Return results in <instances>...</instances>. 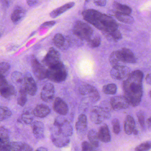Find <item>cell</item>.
<instances>
[{
	"mask_svg": "<svg viewBox=\"0 0 151 151\" xmlns=\"http://www.w3.org/2000/svg\"><path fill=\"white\" fill-rule=\"evenodd\" d=\"M88 138L92 146L93 151H100L99 140L98 137L97 133L96 130L92 129L89 131Z\"/></svg>",
	"mask_w": 151,
	"mask_h": 151,
	"instance_id": "obj_25",
	"label": "cell"
},
{
	"mask_svg": "<svg viewBox=\"0 0 151 151\" xmlns=\"http://www.w3.org/2000/svg\"><path fill=\"white\" fill-rule=\"evenodd\" d=\"M97 134L99 139L100 142L105 143L111 142V134L108 126L106 124H103L100 126L99 129Z\"/></svg>",
	"mask_w": 151,
	"mask_h": 151,
	"instance_id": "obj_22",
	"label": "cell"
},
{
	"mask_svg": "<svg viewBox=\"0 0 151 151\" xmlns=\"http://www.w3.org/2000/svg\"><path fill=\"white\" fill-rule=\"evenodd\" d=\"M33 134L36 139L41 140L44 138L45 134V126L40 121H33L32 124Z\"/></svg>",
	"mask_w": 151,
	"mask_h": 151,
	"instance_id": "obj_19",
	"label": "cell"
},
{
	"mask_svg": "<svg viewBox=\"0 0 151 151\" xmlns=\"http://www.w3.org/2000/svg\"><path fill=\"white\" fill-rule=\"evenodd\" d=\"M42 62L48 68L58 64L62 62L60 53L54 48H50Z\"/></svg>",
	"mask_w": 151,
	"mask_h": 151,
	"instance_id": "obj_9",
	"label": "cell"
},
{
	"mask_svg": "<svg viewBox=\"0 0 151 151\" xmlns=\"http://www.w3.org/2000/svg\"><path fill=\"white\" fill-rule=\"evenodd\" d=\"M24 75V88L27 94L31 96L35 95L37 93V84L32 74L27 72Z\"/></svg>",
	"mask_w": 151,
	"mask_h": 151,
	"instance_id": "obj_13",
	"label": "cell"
},
{
	"mask_svg": "<svg viewBox=\"0 0 151 151\" xmlns=\"http://www.w3.org/2000/svg\"><path fill=\"white\" fill-rule=\"evenodd\" d=\"M124 63L135 64L137 59L134 54L131 50L127 48H122L119 50Z\"/></svg>",
	"mask_w": 151,
	"mask_h": 151,
	"instance_id": "obj_23",
	"label": "cell"
},
{
	"mask_svg": "<svg viewBox=\"0 0 151 151\" xmlns=\"http://www.w3.org/2000/svg\"><path fill=\"white\" fill-rule=\"evenodd\" d=\"M112 109L115 111L125 110L130 106L127 98L124 96H116L113 97L110 100Z\"/></svg>",
	"mask_w": 151,
	"mask_h": 151,
	"instance_id": "obj_12",
	"label": "cell"
},
{
	"mask_svg": "<svg viewBox=\"0 0 151 151\" xmlns=\"http://www.w3.org/2000/svg\"><path fill=\"white\" fill-rule=\"evenodd\" d=\"M94 4L96 6H101V7H104L106 5V1H94Z\"/></svg>",
	"mask_w": 151,
	"mask_h": 151,
	"instance_id": "obj_45",
	"label": "cell"
},
{
	"mask_svg": "<svg viewBox=\"0 0 151 151\" xmlns=\"http://www.w3.org/2000/svg\"><path fill=\"white\" fill-rule=\"evenodd\" d=\"M87 44L90 48H96L99 47L101 44V37L99 35H93V36L88 41H87Z\"/></svg>",
	"mask_w": 151,
	"mask_h": 151,
	"instance_id": "obj_36",
	"label": "cell"
},
{
	"mask_svg": "<svg viewBox=\"0 0 151 151\" xmlns=\"http://www.w3.org/2000/svg\"><path fill=\"white\" fill-rule=\"evenodd\" d=\"M39 2L38 1H27V4L30 7H33V6H35Z\"/></svg>",
	"mask_w": 151,
	"mask_h": 151,
	"instance_id": "obj_46",
	"label": "cell"
},
{
	"mask_svg": "<svg viewBox=\"0 0 151 151\" xmlns=\"http://www.w3.org/2000/svg\"><path fill=\"white\" fill-rule=\"evenodd\" d=\"M133 134H134V135H137L138 134V131L136 129H135L134 131H133Z\"/></svg>",
	"mask_w": 151,
	"mask_h": 151,
	"instance_id": "obj_52",
	"label": "cell"
},
{
	"mask_svg": "<svg viewBox=\"0 0 151 151\" xmlns=\"http://www.w3.org/2000/svg\"><path fill=\"white\" fill-rule=\"evenodd\" d=\"M53 110L59 115H65L69 112V107L62 98L57 97L55 99L53 105Z\"/></svg>",
	"mask_w": 151,
	"mask_h": 151,
	"instance_id": "obj_18",
	"label": "cell"
},
{
	"mask_svg": "<svg viewBox=\"0 0 151 151\" xmlns=\"http://www.w3.org/2000/svg\"><path fill=\"white\" fill-rule=\"evenodd\" d=\"M113 130L114 133L115 134L118 135L121 131L120 124L119 121L118 119L114 118L112 121Z\"/></svg>",
	"mask_w": 151,
	"mask_h": 151,
	"instance_id": "obj_42",
	"label": "cell"
},
{
	"mask_svg": "<svg viewBox=\"0 0 151 151\" xmlns=\"http://www.w3.org/2000/svg\"><path fill=\"white\" fill-rule=\"evenodd\" d=\"M146 82L148 84L151 85V74H149L146 76Z\"/></svg>",
	"mask_w": 151,
	"mask_h": 151,
	"instance_id": "obj_49",
	"label": "cell"
},
{
	"mask_svg": "<svg viewBox=\"0 0 151 151\" xmlns=\"http://www.w3.org/2000/svg\"><path fill=\"white\" fill-rule=\"evenodd\" d=\"M73 33L82 40L88 41L94 34V30L87 23L77 21L73 27Z\"/></svg>",
	"mask_w": 151,
	"mask_h": 151,
	"instance_id": "obj_4",
	"label": "cell"
},
{
	"mask_svg": "<svg viewBox=\"0 0 151 151\" xmlns=\"http://www.w3.org/2000/svg\"><path fill=\"white\" fill-rule=\"evenodd\" d=\"M54 126L65 136L69 137L73 134V129L71 124L68 120L62 116H58L55 118L54 121Z\"/></svg>",
	"mask_w": 151,
	"mask_h": 151,
	"instance_id": "obj_5",
	"label": "cell"
},
{
	"mask_svg": "<svg viewBox=\"0 0 151 151\" xmlns=\"http://www.w3.org/2000/svg\"><path fill=\"white\" fill-rule=\"evenodd\" d=\"M74 5H75V3L73 2L66 4L51 12L50 14V17L52 18H55L58 16H60L61 14L64 13L65 12L72 8Z\"/></svg>",
	"mask_w": 151,
	"mask_h": 151,
	"instance_id": "obj_28",
	"label": "cell"
},
{
	"mask_svg": "<svg viewBox=\"0 0 151 151\" xmlns=\"http://www.w3.org/2000/svg\"><path fill=\"white\" fill-rule=\"evenodd\" d=\"M82 151H93L90 144L86 141L83 142L81 144Z\"/></svg>",
	"mask_w": 151,
	"mask_h": 151,
	"instance_id": "obj_43",
	"label": "cell"
},
{
	"mask_svg": "<svg viewBox=\"0 0 151 151\" xmlns=\"http://www.w3.org/2000/svg\"><path fill=\"white\" fill-rule=\"evenodd\" d=\"M55 21H47V22H45L43 23L42 25H41L40 28H44V27H52L53 26L55 25Z\"/></svg>",
	"mask_w": 151,
	"mask_h": 151,
	"instance_id": "obj_44",
	"label": "cell"
},
{
	"mask_svg": "<svg viewBox=\"0 0 151 151\" xmlns=\"http://www.w3.org/2000/svg\"><path fill=\"white\" fill-rule=\"evenodd\" d=\"M102 91L106 95H115L117 91V86L116 84L114 83L105 85L102 88Z\"/></svg>",
	"mask_w": 151,
	"mask_h": 151,
	"instance_id": "obj_37",
	"label": "cell"
},
{
	"mask_svg": "<svg viewBox=\"0 0 151 151\" xmlns=\"http://www.w3.org/2000/svg\"><path fill=\"white\" fill-rule=\"evenodd\" d=\"M11 79L13 83L19 86L20 88L24 87V75L18 71L13 72L11 74Z\"/></svg>",
	"mask_w": 151,
	"mask_h": 151,
	"instance_id": "obj_31",
	"label": "cell"
},
{
	"mask_svg": "<svg viewBox=\"0 0 151 151\" xmlns=\"http://www.w3.org/2000/svg\"><path fill=\"white\" fill-rule=\"evenodd\" d=\"M50 107L43 104L38 105L33 110L34 116L41 118L47 117L50 113Z\"/></svg>",
	"mask_w": 151,
	"mask_h": 151,
	"instance_id": "obj_24",
	"label": "cell"
},
{
	"mask_svg": "<svg viewBox=\"0 0 151 151\" xmlns=\"http://www.w3.org/2000/svg\"><path fill=\"white\" fill-rule=\"evenodd\" d=\"M150 97L151 98V90L150 91Z\"/></svg>",
	"mask_w": 151,
	"mask_h": 151,
	"instance_id": "obj_53",
	"label": "cell"
},
{
	"mask_svg": "<svg viewBox=\"0 0 151 151\" xmlns=\"http://www.w3.org/2000/svg\"><path fill=\"white\" fill-rule=\"evenodd\" d=\"M151 149V142H145L135 148V151H149Z\"/></svg>",
	"mask_w": 151,
	"mask_h": 151,
	"instance_id": "obj_41",
	"label": "cell"
},
{
	"mask_svg": "<svg viewBox=\"0 0 151 151\" xmlns=\"http://www.w3.org/2000/svg\"><path fill=\"white\" fill-rule=\"evenodd\" d=\"M55 88L53 84L47 83L42 88L41 92V99L46 103H50L55 97Z\"/></svg>",
	"mask_w": 151,
	"mask_h": 151,
	"instance_id": "obj_15",
	"label": "cell"
},
{
	"mask_svg": "<svg viewBox=\"0 0 151 151\" xmlns=\"http://www.w3.org/2000/svg\"><path fill=\"white\" fill-rule=\"evenodd\" d=\"M111 117V112L105 111L99 106L93 107L90 114L91 121L97 125L101 124L104 120L108 119Z\"/></svg>",
	"mask_w": 151,
	"mask_h": 151,
	"instance_id": "obj_6",
	"label": "cell"
},
{
	"mask_svg": "<svg viewBox=\"0 0 151 151\" xmlns=\"http://www.w3.org/2000/svg\"><path fill=\"white\" fill-rule=\"evenodd\" d=\"M113 7L116 10V11L124 13V14H129L132 12V9L129 6L126 4H122L118 2L115 1L113 3Z\"/></svg>",
	"mask_w": 151,
	"mask_h": 151,
	"instance_id": "obj_34",
	"label": "cell"
},
{
	"mask_svg": "<svg viewBox=\"0 0 151 151\" xmlns=\"http://www.w3.org/2000/svg\"><path fill=\"white\" fill-rule=\"evenodd\" d=\"M68 72L63 62L47 70V78L55 83H61L66 80Z\"/></svg>",
	"mask_w": 151,
	"mask_h": 151,
	"instance_id": "obj_3",
	"label": "cell"
},
{
	"mask_svg": "<svg viewBox=\"0 0 151 151\" xmlns=\"http://www.w3.org/2000/svg\"><path fill=\"white\" fill-rule=\"evenodd\" d=\"M12 112L8 107L0 106V121H4L10 118Z\"/></svg>",
	"mask_w": 151,
	"mask_h": 151,
	"instance_id": "obj_38",
	"label": "cell"
},
{
	"mask_svg": "<svg viewBox=\"0 0 151 151\" xmlns=\"http://www.w3.org/2000/svg\"><path fill=\"white\" fill-rule=\"evenodd\" d=\"M31 65L33 73L38 79L41 80L47 78V70L35 58L31 59Z\"/></svg>",
	"mask_w": 151,
	"mask_h": 151,
	"instance_id": "obj_11",
	"label": "cell"
},
{
	"mask_svg": "<svg viewBox=\"0 0 151 151\" xmlns=\"http://www.w3.org/2000/svg\"><path fill=\"white\" fill-rule=\"evenodd\" d=\"M53 42L58 48L62 50H66L71 46L68 36H64L60 33L55 35Z\"/></svg>",
	"mask_w": 151,
	"mask_h": 151,
	"instance_id": "obj_17",
	"label": "cell"
},
{
	"mask_svg": "<svg viewBox=\"0 0 151 151\" xmlns=\"http://www.w3.org/2000/svg\"><path fill=\"white\" fill-rule=\"evenodd\" d=\"M147 126H148V128L150 130H151V117L147 120Z\"/></svg>",
	"mask_w": 151,
	"mask_h": 151,
	"instance_id": "obj_50",
	"label": "cell"
},
{
	"mask_svg": "<svg viewBox=\"0 0 151 151\" xmlns=\"http://www.w3.org/2000/svg\"><path fill=\"white\" fill-rule=\"evenodd\" d=\"M130 73L131 72L130 68L124 65L112 67L110 71V74L112 78L118 80H120L127 78Z\"/></svg>",
	"mask_w": 151,
	"mask_h": 151,
	"instance_id": "obj_10",
	"label": "cell"
},
{
	"mask_svg": "<svg viewBox=\"0 0 151 151\" xmlns=\"http://www.w3.org/2000/svg\"><path fill=\"white\" fill-rule=\"evenodd\" d=\"M11 66L7 62H3L0 63V74L6 77L9 73Z\"/></svg>",
	"mask_w": 151,
	"mask_h": 151,
	"instance_id": "obj_39",
	"label": "cell"
},
{
	"mask_svg": "<svg viewBox=\"0 0 151 151\" xmlns=\"http://www.w3.org/2000/svg\"><path fill=\"white\" fill-rule=\"evenodd\" d=\"M75 127L78 136L83 137L86 135L88 130V120L85 114H81L79 115Z\"/></svg>",
	"mask_w": 151,
	"mask_h": 151,
	"instance_id": "obj_14",
	"label": "cell"
},
{
	"mask_svg": "<svg viewBox=\"0 0 151 151\" xmlns=\"http://www.w3.org/2000/svg\"><path fill=\"white\" fill-rule=\"evenodd\" d=\"M143 78L144 74L142 71L135 70L131 72L123 82L124 96L130 106L136 107L141 103L143 93Z\"/></svg>",
	"mask_w": 151,
	"mask_h": 151,
	"instance_id": "obj_1",
	"label": "cell"
},
{
	"mask_svg": "<svg viewBox=\"0 0 151 151\" xmlns=\"http://www.w3.org/2000/svg\"><path fill=\"white\" fill-rule=\"evenodd\" d=\"M135 121L134 118L130 116L127 115L125 119L124 123V131L127 134H132L134 129H135Z\"/></svg>",
	"mask_w": 151,
	"mask_h": 151,
	"instance_id": "obj_30",
	"label": "cell"
},
{
	"mask_svg": "<svg viewBox=\"0 0 151 151\" xmlns=\"http://www.w3.org/2000/svg\"><path fill=\"white\" fill-rule=\"evenodd\" d=\"M84 20L102 31L103 33L118 29L119 25L114 19L100 12L89 9L82 12Z\"/></svg>",
	"mask_w": 151,
	"mask_h": 151,
	"instance_id": "obj_2",
	"label": "cell"
},
{
	"mask_svg": "<svg viewBox=\"0 0 151 151\" xmlns=\"http://www.w3.org/2000/svg\"><path fill=\"white\" fill-rule=\"evenodd\" d=\"M10 1H1V4L2 5V7L5 9H7V8L9 7L10 3Z\"/></svg>",
	"mask_w": 151,
	"mask_h": 151,
	"instance_id": "obj_47",
	"label": "cell"
},
{
	"mask_svg": "<svg viewBox=\"0 0 151 151\" xmlns=\"http://www.w3.org/2000/svg\"><path fill=\"white\" fill-rule=\"evenodd\" d=\"M26 13V11L24 8L19 5H17L12 12L11 19L13 24L17 25L24 17Z\"/></svg>",
	"mask_w": 151,
	"mask_h": 151,
	"instance_id": "obj_21",
	"label": "cell"
},
{
	"mask_svg": "<svg viewBox=\"0 0 151 151\" xmlns=\"http://www.w3.org/2000/svg\"><path fill=\"white\" fill-rule=\"evenodd\" d=\"M79 93L81 95L88 97L92 103H97L100 99V95L97 90L94 86L89 84H84L81 86Z\"/></svg>",
	"mask_w": 151,
	"mask_h": 151,
	"instance_id": "obj_7",
	"label": "cell"
},
{
	"mask_svg": "<svg viewBox=\"0 0 151 151\" xmlns=\"http://www.w3.org/2000/svg\"><path fill=\"white\" fill-rule=\"evenodd\" d=\"M50 139L54 145L58 148H62L66 147L70 143L69 137L61 134L57 129L54 126L50 135Z\"/></svg>",
	"mask_w": 151,
	"mask_h": 151,
	"instance_id": "obj_8",
	"label": "cell"
},
{
	"mask_svg": "<svg viewBox=\"0 0 151 151\" xmlns=\"http://www.w3.org/2000/svg\"><path fill=\"white\" fill-rule=\"evenodd\" d=\"M137 116L141 128L144 131H145L146 130V126L145 122V116L144 112L142 111H139L137 113Z\"/></svg>",
	"mask_w": 151,
	"mask_h": 151,
	"instance_id": "obj_40",
	"label": "cell"
},
{
	"mask_svg": "<svg viewBox=\"0 0 151 151\" xmlns=\"http://www.w3.org/2000/svg\"><path fill=\"white\" fill-rule=\"evenodd\" d=\"M110 14V15H113L118 20L122 23L127 24H132L134 23V18L130 15L124 14L115 10L111 11Z\"/></svg>",
	"mask_w": 151,
	"mask_h": 151,
	"instance_id": "obj_26",
	"label": "cell"
},
{
	"mask_svg": "<svg viewBox=\"0 0 151 151\" xmlns=\"http://www.w3.org/2000/svg\"><path fill=\"white\" fill-rule=\"evenodd\" d=\"M103 34L105 35L107 40L113 42H118L122 39L121 33L118 29L104 33Z\"/></svg>",
	"mask_w": 151,
	"mask_h": 151,
	"instance_id": "obj_33",
	"label": "cell"
},
{
	"mask_svg": "<svg viewBox=\"0 0 151 151\" xmlns=\"http://www.w3.org/2000/svg\"><path fill=\"white\" fill-rule=\"evenodd\" d=\"M109 60L112 67L122 65V64L124 63L119 50L112 52L109 57Z\"/></svg>",
	"mask_w": 151,
	"mask_h": 151,
	"instance_id": "obj_32",
	"label": "cell"
},
{
	"mask_svg": "<svg viewBox=\"0 0 151 151\" xmlns=\"http://www.w3.org/2000/svg\"><path fill=\"white\" fill-rule=\"evenodd\" d=\"M0 95L4 98L10 99L16 95V90L13 85L7 82L0 86Z\"/></svg>",
	"mask_w": 151,
	"mask_h": 151,
	"instance_id": "obj_20",
	"label": "cell"
},
{
	"mask_svg": "<svg viewBox=\"0 0 151 151\" xmlns=\"http://www.w3.org/2000/svg\"><path fill=\"white\" fill-rule=\"evenodd\" d=\"M35 151H48L45 147H40L37 149Z\"/></svg>",
	"mask_w": 151,
	"mask_h": 151,
	"instance_id": "obj_51",
	"label": "cell"
},
{
	"mask_svg": "<svg viewBox=\"0 0 151 151\" xmlns=\"http://www.w3.org/2000/svg\"><path fill=\"white\" fill-rule=\"evenodd\" d=\"M34 117L35 116L34 114L33 110L30 107H27L23 110V113L20 117V121L27 125L32 124L33 122Z\"/></svg>",
	"mask_w": 151,
	"mask_h": 151,
	"instance_id": "obj_27",
	"label": "cell"
},
{
	"mask_svg": "<svg viewBox=\"0 0 151 151\" xmlns=\"http://www.w3.org/2000/svg\"><path fill=\"white\" fill-rule=\"evenodd\" d=\"M1 33H0V36H1Z\"/></svg>",
	"mask_w": 151,
	"mask_h": 151,
	"instance_id": "obj_54",
	"label": "cell"
},
{
	"mask_svg": "<svg viewBox=\"0 0 151 151\" xmlns=\"http://www.w3.org/2000/svg\"><path fill=\"white\" fill-rule=\"evenodd\" d=\"M9 131L4 127L0 128V151H11Z\"/></svg>",
	"mask_w": 151,
	"mask_h": 151,
	"instance_id": "obj_16",
	"label": "cell"
},
{
	"mask_svg": "<svg viewBox=\"0 0 151 151\" xmlns=\"http://www.w3.org/2000/svg\"><path fill=\"white\" fill-rule=\"evenodd\" d=\"M8 81L6 79L5 77L0 74V86L6 83Z\"/></svg>",
	"mask_w": 151,
	"mask_h": 151,
	"instance_id": "obj_48",
	"label": "cell"
},
{
	"mask_svg": "<svg viewBox=\"0 0 151 151\" xmlns=\"http://www.w3.org/2000/svg\"><path fill=\"white\" fill-rule=\"evenodd\" d=\"M27 94L24 87H22L19 89L18 96L17 100L19 105L22 107L24 106L27 102Z\"/></svg>",
	"mask_w": 151,
	"mask_h": 151,
	"instance_id": "obj_35",
	"label": "cell"
},
{
	"mask_svg": "<svg viewBox=\"0 0 151 151\" xmlns=\"http://www.w3.org/2000/svg\"><path fill=\"white\" fill-rule=\"evenodd\" d=\"M10 148L11 151H33L32 148L30 145L22 142H12Z\"/></svg>",
	"mask_w": 151,
	"mask_h": 151,
	"instance_id": "obj_29",
	"label": "cell"
}]
</instances>
